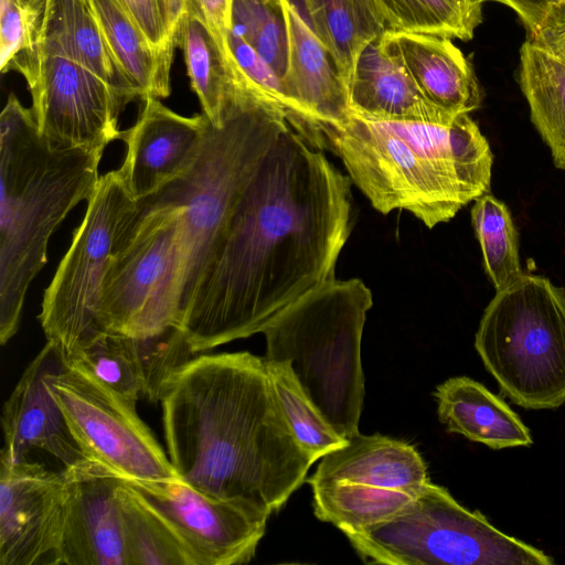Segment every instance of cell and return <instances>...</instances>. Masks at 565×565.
I'll use <instances>...</instances> for the list:
<instances>
[{
    "mask_svg": "<svg viewBox=\"0 0 565 565\" xmlns=\"http://www.w3.org/2000/svg\"><path fill=\"white\" fill-rule=\"evenodd\" d=\"M135 211L136 201L118 169L102 175L44 291L41 327L46 340L67 358L99 335L97 311L104 278L119 234Z\"/></svg>",
    "mask_w": 565,
    "mask_h": 565,
    "instance_id": "11",
    "label": "cell"
},
{
    "mask_svg": "<svg viewBox=\"0 0 565 565\" xmlns=\"http://www.w3.org/2000/svg\"><path fill=\"white\" fill-rule=\"evenodd\" d=\"M306 20L328 50L347 90L362 50L386 31L375 0H301Z\"/></svg>",
    "mask_w": 565,
    "mask_h": 565,
    "instance_id": "26",
    "label": "cell"
},
{
    "mask_svg": "<svg viewBox=\"0 0 565 565\" xmlns=\"http://www.w3.org/2000/svg\"><path fill=\"white\" fill-rule=\"evenodd\" d=\"M103 154L52 145L11 94L0 116V342L18 332L25 296L47 262L51 235L87 201Z\"/></svg>",
    "mask_w": 565,
    "mask_h": 565,
    "instance_id": "4",
    "label": "cell"
},
{
    "mask_svg": "<svg viewBox=\"0 0 565 565\" xmlns=\"http://www.w3.org/2000/svg\"><path fill=\"white\" fill-rule=\"evenodd\" d=\"M64 471L58 565H128L117 495L122 478L94 460Z\"/></svg>",
    "mask_w": 565,
    "mask_h": 565,
    "instance_id": "18",
    "label": "cell"
},
{
    "mask_svg": "<svg viewBox=\"0 0 565 565\" xmlns=\"http://www.w3.org/2000/svg\"><path fill=\"white\" fill-rule=\"evenodd\" d=\"M228 47L237 70L258 92L278 103L287 113L291 107L284 84L267 62L239 35L230 31Z\"/></svg>",
    "mask_w": 565,
    "mask_h": 565,
    "instance_id": "35",
    "label": "cell"
},
{
    "mask_svg": "<svg viewBox=\"0 0 565 565\" xmlns=\"http://www.w3.org/2000/svg\"><path fill=\"white\" fill-rule=\"evenodd\" d=\"M52 393L85 454L124 479L180 478L136 403L111 392L75 362L52 377Z\"/></svg>",
    "mask_w": 565,
    "mask_h": 565,
    "instance_id": "13",
    "label": "cell"
},
{
    "mask_svg": "<svg viewBox=\"0 0 565 565\" xmlns=\"http://www.w3.org/2000/svg\"><path fill=\"white\" fill-rule=\"evenodd\" d=\"M289 127L285 109L242 79L224 125L217 128L210 122L190 169L136 201L141 206L182 210L181 317L243 193Z\"/></svg>",
    "mask_w": 565,
    "mask_h": 565,
    "instance_id": "5",
    "label": "cell"
},
{
    "mask_svg": "<svg viewBox=\"0 0 565 565\" xmlns=\"http://www.w3.org/2000/svg\"><path fill=\"white\" fill-rule=\"evenodd\" d=\"M65 471L0 457V565H58Z\"/></svg>",
    "mask_w": 565,
    "mask_h": 565,
    "instance_id": "15",
    "label": "cell"
},
{
    "mask_svg": "<svg viewBox=\"0 0 565 565\" xmlns=\"http://www.w3.org/2000/svg\"><path fill=\"white\" fill-rule=\"evenodd\" d=\"M382 38L433 106L452 117L479 108L482 95L478 79L451 39L388 30Z\"/></svg>",
    "mask_w": 565,
    "mask_h": 565,
    "instance_id": "20",
    "label": "cell"
},
{
    "mask_svg": "<svg viewBox=\"0 0 565 565\" xmlns=\"http://www.w3.org/2000/svg\"><path fill=\"white\" fill-rule=\"evenodd\" d=\"M182 210L141 206L125 223L104 278L99 334L134 338L179 327L182 294Z\"/></svg>",
    "mask_w": 565,
    "mask_h": 565,
    "instance_id": "9",
    "label": "cell"
},
{
    "mask_svg": "<svg viewBox=\"0 0 565 565\" xmlns=\"http://www.w3.org/2000/svg\"><path fill=\"white\" fill-rule=\"evenodd\" d=\"M177 42L183 51L191 86L203 114L214 127H222L236 95L241 73L227 65L206 24L190 4L179 22Z\"/></svg>",
    "mask_w": 565,
    "mask_h": 565,
    "instance_id": "27",
    "label": "cell"
},
{
    "mask_svg": "<svg viewBox=\"0 0 565 565\" xmlns=\"http://www.w3.org/2000/svg\"><path fill=\"white\" fill-rule=\"evenodd\" d=\"M434 397L438 418L448 431L497 450L533 443L529 428L516 413L470 377L446 380L436 387Z\"/></svg>",
    "mask_w": 565,
    "mask_h": 565,
    "instance_id": "22",
    "label": "cell"
},
{
    "mask_svg": "<svg viewBox=\"0 0 565 565\" xmlns=\"http://www.w3.org/2000/svg\"><path fill=\"white\" fill-rule=\"evenodd\" d=\"M117 495L128 565H193L170 524L124 479Z\"/></svg>",
    "mask_w": 565,
    "mask_h": 565,
    "instance_id": "29",
    "label": "cell"
},
{
    "mask_svg": "<svg viewBox=\"0 0 565 565\" xmlns=\"http://www.w3.org/2000/svg\"><path fill=\"white\" fill-rule=\"evenodd\" d=\"M8 71L25 78L38 129L52 145L104 154L110 142L120 139L119 116L126 100L60 50L35 41L13 57Z\"/></svg>",
    "mask_w": 565,
    "mask_h": 565,
    "instance_id": "12",
    "label": "cell"
},
{
    "mask_svg": "<svg viewBox=\"0 0 565 565\" xmlns=\"http://www.w3.org/2000/svg\"><path fill=\"white\" fill-rule=\"evenodd\" d=\"M110 53L143 102L170 95L172 54L157 50L119 0H88Z\"/></svg>",
    "mask_w": 565,
    "mask_h": 565,
    "instance_id": "25",
    "label": "cell"
},
{
    "mask_svg": "<svg viewBox=\"0 0 565 565\" xmlns=\"http://www.w3.org/2000/svg\"><path fill=\"white\" fill-rule=\"evenodd\" d=\"M531 42L565 62V10L557 8L541 35Z\"/></svg>",
    "mask_w": 565,
    "mask_h": 565,
    "instance_id": "38",
    "label": "cell"
},
{
    "mask_svg": "<svg viewBox=\"0 0 565 565\" xmlns=\"http://www.w3.org/2000/svg\"><path fill=\"white\" fill-rule=\"evenodd\" d=\"M231 31L245 40L282 82L289 39L281 0H233Z\"/></svg>",
    "mask_w": 565,
    "mask_h": 565,
    "instance_id": "33",
    "label": "cell"
},
{
    "mask_svg": "<svg viewBox=\"0 0 565 565\" xmlns=\"http://www.w3.org/2000/svg\"><path fill=\"white\" fill-rule=\"evenodd\" d=\"M159 51L173 55L179 18L174 0H119Z\"/></svg>",
    "mask_w": 565,
    "mask_h": 565,
    "instance_id": "34",
    "label": "cell"
},
{
    "mask_svg": "<svg viewBox=\"0 0 565 565\" xmlns=\"http://www.w3.org/2000/svg\"><path fill=\"white\" fill-rule=\"evenodd\" d=\"M495 1L510 7L516 12L527 33V40L535 41L555 10L558 7L557 0H486Z\"/></svg>",
    "mask_w": 565,
    "mask_h": 565,
    "instance_id": "37",
    "label": "cell"
},
{
    "mask_svg": "<svg viewBox=\"0 0 565 565\" xmlns=\"http://www.w3.org/2000/svg\"><path fill=\"white\" fill-rule=\"evenodd\" d=\"M351 180L291 126L243 193L179 328L194 354L263 332L335 279L351 232Z\"/></svg>",
    "mask_w": 565,
    "mask_h": 565,
    "instance_id": "1",
    "label": "cell"
},
{
    "mask_svg": "<svg viewBox=\"0 0 565 565\" xmlns=\"http://www.w3.org/2000/svg\"><path fill=\"white\" fill-rule=\"evenodd\" d=\"M365 563L387 565H552L541 550L494 527L430 482L392 516L344 533Z\"/></svg>",
    "mask_w": 565,
    "mask_h": 565,
    "instance_id": "8",
    "label": "cell"
},
{
    "mask_svg": "<svg viewBox=\"0 0 565 565\" xmlns=\"http://www.w3.org/2000/svg\"><path fill=\"white\" fill-rule=\"evenodd\" d=\"M471 222L486 273L499 290L522 274L519 237L510 211L503 202L486 193L475 201Z\"/></svg>",
    "mask_w": 565,
    "mask_h": 565,
    "instance_id": "32",
    "label": "cell"
},
{
    "mask_svg": "<svg viewBox=\"0 0 565 565\" xmlns=\"http://www.w3.org/2000/svg\"><path fill=\"white\" fill-rule=\"evenodd\" d=\"M388 31L468 41L486 0H375Z\"/></svg>",
    "mask_w": 565,
    "mask_h": 565,
    "instance_id": "30",
    "label": "cell"
},
{
    "mask_svg": "<svg viewBox=\"0 0 565 565\" xmlns=\"http://www.w3.org/2000/svg\"><path fill=\"white\" fill-rule=\"evenodd\" d=\"M289 53L282 78L291 111L288 122L311 146L326 149V135L350 116L345 84L326 46L291 0H281Z\"/></svg>",
    "mask_w": 565,
    "mask_h": 565,
    "instance_id": "17",
    "label": "cell"
},
{
    "mask_svg": "<svg viewBox=\"0 0 565 565\" xmlns=\"http://www.w3.org/2000/svg\"><path fill=\"white\" fill-rule=\"evenodd\" d=\"M124 480L170 524L193 565H239L254 558L268 518L210 497L181 478Z\"/></svg>",
    "mask_w": 565,
    "mask_h": 565,
    "instance_id": "14",
    "label": "cell"
},
{
    "mask_svg": "<svg viewBox=\"0 0 565 565\" xmlns=\"http://www.w3.org/2000/svg\"><path fill=\"white\" fill-rule=\"evenodd\" d=\"M475 348L501 392L526 409L565 403V291L550 279L521 274L495 290Z\"/></svg>",
    "mask_w": 565,
    "mask_h": 565,
    "instance_id": "7",
    "label": "cell"
},
{
    "mask_svg": "<svg viewBox=\"0 0 565 565\" xmlns=\"http://www.w3.org/2000/svg\"><path fill=\"white\" fill-rule=\"evenodd\" d=\"M372 305L361 279H333L282 309L263 330L265 361L287 366L348 440L359 434L365 396L361 340Z\"/></svg>",
    "mask_w": 565,
    "mask_h": 565,
    "instance_id": "6",
    "label": "cell"
},
{
    "mask_svg": "<svg viewBox=\"0 0 565 565\" xmlns=\"http://www.w3.org/2000/svg\"><path fill=\"white\" fill-rule=\"evenodd\" d=\"M558 1V9H564L565 10V0H557Z\"/></svg>",
    "mask_w": 565,
    "mask_h": 565,
    "instance_id": "40",
    "label": "cell"
},
{
    "mask_svg": "<svg viewBox=\"0 0 565 565\" xmlns=\"http://www.w3.org/2000/svg\"><path fill=\"white\" fill-rule=\"evenodd\" d=\"M519 83L532 124L565 170V62L526 40L520 50Z\"/></svg>",
    "mask_w": 565,
    "mask_h": 565,
    "instance_id": "28",
    "label": "cell"
},
{
    "mask_svg": "<svg viewBox=\"0 0 565 565\" xmlns=\"http://www.w3.org/2000/svg\"><path fill=\"white\" fill-rule=\"evenodd\" d=\"M188 4L194 8L206 24L227 65L238 73L228 47L233 0H189Z\"/></svg>",
    "mask_w": 565,
    "mask_h": 565,
    "instance_id": "36",
    "label": "cell"
},
{
    "mask_svg": "<svg viewBox=\"0 0 565 565\" xmlns=\"http://www.w3.org/2000/svg\"><path fill=\"white\" fill-rule=\"evenodd\" d=\"M35 41L60 50L92 71L127 104L141 100L114 60L88 0H41Z\"/></svg>",
    "mask_w": 565,
    "mask_h": 565,
    "instance_id": "23",
    "label": "cell"
},
{
    "mask_svg": "<svg viewBox=\"0 0 565 565\" xmlns=\"http://www.w3.org/2000/svg\"><path fill=\"white\" fill-rule=\"evenodd\" d=\"M120 397L137 403L160 401L162 377L150 338L102 333L67 358Z\"/></svg>",
    "mask_w": 565,
    "mask_h": 565,
    "instance_id": "24",
    "label": "cell"
},
{
    "mask_svg": "<svg viewBox=\"0 0 565 565\" xmlns=\"http://www.w3.org/2000/svg\"><path fill=\"white\" fill-rule=\"evenodd\" d=\"M315 515L347 533L381 522L414 500L429 481L415 446L380 434H356L321 458L306 479Z\"/></svg>",
    "mask_w": 565,
    "mask_h": 565,
    "instance_id": "10",
    "label": "cell"
},
{
    "mask_svg": "<svg viewBox=\"0 0 565 565\" xmlns=\"http://www.w3.org/2000/svg\"><path fill=\"white\" fill-rule=\"evenodd\" d=\"M382 36L370 42L356 60L348 86L350 113L374 121H452L457 116L424 98Z\"/></svg>",
    "mask_w": 565,
    "mask_h": 565,
    "instance_id": "21",
    "label": "cell"
},
{
    "mask_svg": "<svg viewBox=\"0 0 565 565\" xmlns=\"http://www.w3.org/2000/svg\"><path fill=\"white\" fill-rule=\"evenodd\" d=\"M188 1L189 0H174L175 12L179 18V21L181 20V17L185 12Z\"/></svg>",
    "mask_w": 565,
    "mask_h": 565,
    "instance_id": "39",
    "label": "cell"
},
{
    "mask_svg": "<svg viewBox=\"0 0 565 565\" xmlns=\"http://www.w3.org/2000/svg\"><path fill=\"white\" fill-rule=\"evenodd\" d=\"M160 404L169 460L205 494L269 518L306 481L313 461L284 417L264 358H191L168 377Z\"/></svg>",
    "mask_w": 565,
    "mask_h": 565,
    "instance_id": "2",
    "label": "cell"
},
{
    "mask_svg": "<svg viewBox=\"0 0 565 565\" xmlns=\"http://www.w3.org/2000/svg\"><path fill=\"white\" fill-rule=\"evenodd\" d=\"M66 353L47 341L30 362L6 401L1 415L3 447L0 457L32 459L40 450L68 469L92 460L75 439L50 382L66 367Z\"/></svg>",
    "mask_w": 565,
    "mask_h": 565,
    "instance_id": "16",
    "label": "cell"
},
{
    "mask_svg": "<svg viewBox=\"0 0 565 565\" xmlns=\"http://www.w3.org/2000/svg\"><path fill=\"white\" fill-rule=\"evenodd\" d=\"M266 366L284 417L313 462L348 444L315 407L287 366L267 362Z\"/></svg>",
    "mask_w": 565,
    "mask_h": 565,
    "instance_id": "31",
    "label": "cell"
},
{
    "mask_svg": "<svg viewBox=\"0 0 565 565\" xmlns=\"http://www.w3.org/2000/svg\"><path fill=\"white\" fill-rule=\"evenodd\" d=\"M209 125L203 113L185 117L164 106L160 98H146L135 125L120 136L127 153L118 171L131 198L139 201L154 194L188 171Z\"/></svg>",
    "mask_w": 565,
    "mask_h": 565,
    "instance_id": "19",
    "label": "cell"
},
{
    "mask_svg": "<svg viewBox=\"0 0 565 565\" xmlns=\"http://www.w3.org/2000/svg\"><path fill=\"white\" fill-rule=\"evenodd\" d=\"M326 149L386 215L412 213L433 228L490 189L493 156L469 114L447 124L374 121L350 113L326 135Z\"/></svg>",
    "mask_w": 565,
    "mask_h": 565,
    "instance_id": "3",
    "label": "cell"
}]
</instances>
